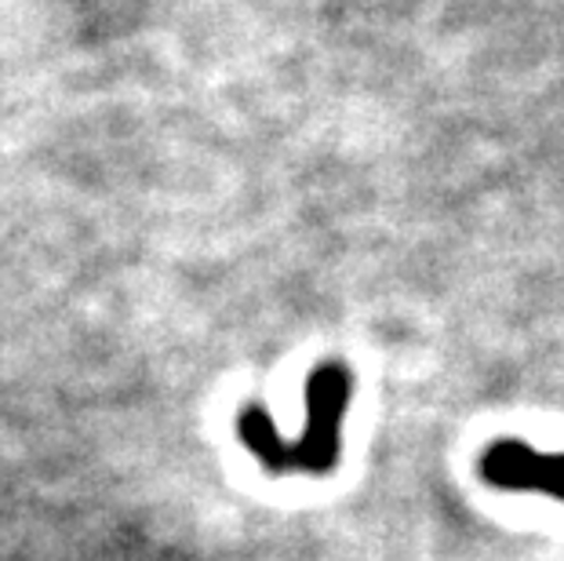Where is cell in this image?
I'll return each mask as SVG.
<instances>
[{"label": "cell", "mask_w": 564, "mask_h": 561, "mask_svg": "<svg viewBox=\"0 0 564 561\" xmlns=\"http://www.w3.org/2000/svg\"><path fill=\"white\" fill-rule=\"evenodd\" d=\"M354 398V373L343 362H324L306 376V427L299 441H284L262 404H245L237 416V438L270 474L324 477L343 460V416Z\"/></svg>", "instance_id": "cell-1"}, {"label": "cell", "mask_w": 564, "mask_h": 561, "mask_svg": "<svg viewBox=\"0 0 564 561\" xmlns=\"http://www.w3.org/2000/svg\"><path fill=\"white\" fill-rule=\"evenodd\" d=\"M485 485L502 493H539L564 504V452H539L518 438H499L477 460Z\"/></svg>", "instance_id": "cell-2"}]
</instances>
